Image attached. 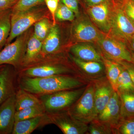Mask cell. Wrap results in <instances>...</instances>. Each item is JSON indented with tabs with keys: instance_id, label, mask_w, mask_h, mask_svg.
Returning a JSON list of instances; mask_svg holds the SVG:
<instances>
[{
	"instance_id": "5bb4252c",
	"label": "cell",
	"mask_w": 134,
	"mask_h": 134,
	"mask_svg": "<svg viewBox=\"0 0 134 134\" xmlns=\"http://www.w3.org/2000/svg\"><path fill=\"white\" fill-rule=\"evenodd\" d=\"M15 93L0 105V134L12 133L15 122Z\"/></svg>"
},
{
	"instance_id": "7a4b0ae2",
	"label": "cell",
	"mask_w": 134,
	"mask_h": 134,
	"mask_svg": "<svg viewBox=\"0 0 134 134\" xmlns=\"http://www.w3.org/2000/svg\"><path fill=\"white\" fill-rule=\"evenodd\" d=\"M124 2L114 0L111 28L107 35L126 44L134 34V24L125 13L123 9Z\"/></svg>"
},
{
	"instance_id": "d6a6232c",
	"label": "cell",
	"mask_w": 134,
	"mask_h": 134,
	"mask_svg": "<svg viewBox=\"0 0 134 134\" xmlns=\"http://www.w3.org/2000/svg\"><path fill=\"white\" fill-rule=\"evenodd\" d=\"M123 9L127 16L134 24V2L131 0H125Z\"/></svg>"
},
{
	"instance_id": "5b68a950",
	"label": "cell",
	"mask_w": 134,
	"mask_h": 134,
	"mask_svg": "<svg viewBox=\"0 0 134 134\" xmlns=\"http://www.w3.org/2000/svg\"><path fill=\"white\" fill-rule=\"evenodd\" d=\"M93 82L89 81L81 96L68 109L70 115L76 119L88 125L98 115L94 102Z\"/></svg>"
},
{
	"instance_id": "44dd1931",
	"label": "cell",
	"mask_w": 134,
	"mask_h": 134,
	"mask_svg": "<svg viewBox=\"0 0 134 134\" xmlns=\"http://www.w3.org/2000/svg\"><path fill=\"white\" fill-rule=\"evenodd\" d=\"M42 104L41 100L33 93L21 88L15 93V106L16 111L30 107Z\"/></svg>"
},
{
	"instance_id": "3957f363",
	"label": "cell",
	"mask_w": 134,
	"mask_h": 134,
	"mask_svg": "<svg viewBox=\"0 0 134 134\" xmlns=\"http://www.w3.org/2000/svg\"><path fill=\"white\" fill-rule=\"evenodd\" d=\"M47 13L45 6L42 4L24 12L11 14V30L5 45L30 29L36 22L46 16Z\"/></svg>"
},
{
	"instance_id": "4fadbf2b",
	"label": "cell",
	"mask_w": 134,
	"mask_h": 134,
	"mask_svg": "<svg viewBox=\"0 0 134 134\" xmlns=\"http://www.w3.org/2000/svg\"><path fill=\"white\" fill-rule=\"evenodd\" d=\"M91 81L94 84V102L98 115L107 104L115 91L105 76Z\"/></svg>"
},
{
	"instance_id": "b9f144b4",
	"label": "cell",
	"mask_w": 134,
	"mask_h": 134,
	"mask_svg": "<svg viewBox=\"0 0 134 134\" xmlns=\"http://www.w3.org/2000/svg\"><path fill=\"white\" fill-rule=\"evenodd\" d=\"M131 1H133V2H134V0H131Z\"/></svg>"
},
{
	"instance_id": "d6986e66",
	"label": "cell",
	"mask_w": 134,
	"mask_h": 134,
	"mask_svg": "<svg viewBox=\"0 0 134 134\" xmlns=\"http://www.w3.org/2000/svg\"><path fill=\"white\" fill-rule=\"evenodd\" d=\"M60 37L59 26L57 24L52 25L48 35L43 41L41 53L46 55L57 53L60 48Z\"/></svg>"
},
{
	"instance_id": "9c48e42d",
	"label": "cell",
	"mask_w": 134,
	"mask_h": 134,
	"mask_svg": "<svg viewBox=\"0 0 134 134\" xmlns=\"http://www.w3.org/2000/svg\"><path fill=\"white\" fill-rule=\"evenodd\" d=\"M105 58L115 61L131 62V52L125 43L104 34L96 43Z\"/></svg>"
},
{
	"instance_id": "d4e9b609",
	"label": "cell",
	"mask_w": 134,
	"mask_h": 134,
	"mask_svg": "<svg viewBox=\"0 0 134 134\" xmlns=\"http://www.w3.org/2000/svg\"><path fill=\"white\" fill-rule=\"evenodd\" d=\"M46 110L43 104L39 105L30 107L16 111L15 121L28 119L46 114Z\"/></svg>"
},
{
	"instance_id": "cb8c5ba5",
	"label": "cell",
	"mask_w": 134,
	"mask_h": 134,
	"mask_svg": "<svg viewBox=\"0 0 134 134\" xmlns=\"http://www.w3.org/2000/svg\"><path fill=\"white\" fill-rule=\"evenodd\" d=\"M118 93L119 95L121 104V119L134 117V91L125 92Z\"/></svg>"
},
{
	"instance_id": "74e56055",
	"label": "cell",
	"mask_w": 134,
	"mask_h": 134,
	"mask_svg": "<svg viewBox=\"0 0 134 134\" xmlns=\"http://www.w3.org/2000/svg\"><path fill=\"white\" fill-rule=\"evenodd\" d=\"M126 45L129 46L130 52L134 53V39L130 38L127 42Z\"/></svg>"
},
{
	"instance_id": "4dcf8cb0",
	"label": "cell",
	"mask_w": 134,
	"mask_h": 134,
	"mask_svg": "<svg viewBox=\"0 0 134 134\" xmlns=\"http://www.w3.org/2000/svg\"><path fill=\"white\" fill-rule=\"evenodd\" d=\"M115 132L116 134H134V117L121 119Z\"/></svg>"
},
{
	"instance_id": "8d00e7d4",
	"label": "cell",
	"mask_w": 134,
	"mask_h": 134,
	"mask_svg": "<svg viewBox=\"0 0 134 134\" xmlns=\"http://www.w3.org/2000/svg\"><path fill=\"white\" fill-rule=\"evenodd\" d=\"M86 7L98 5L106 0H82Z\"/></svg>"
},
{
	"instance_id": "e575fe53",
	"label": "cell",
	"mask_w": 134,
	"mask_h": 134,
	"mask_svg": "<svg viewBox=\"0 0 134 134\" xmlns=\"http://www.w3.org/2000/svg\"><path fill=\"white\" fill-rule=\"evenodd\" d=\"M121 64L122 66L126 70L130 75L131 77L133 83L134 84V64L131 62L126 61H116Z\"/></svg>"
},
{
	"instance_id": "f1b7e54d",
	"label": "cell",
	"mask_w": 134,
	"mask_h": 134,
	"mask_svg": "<svg viewBox=\"0 0 134 134\" xmlns=\"http://www.w3.org/2000/svg\"><path fill=\"white\" fill-rule=\"evenodd\" d=\"M45 0H18L15 5L12 8V14L24 12L42 5Z\"/></svg>"
},
{
	"instance_id": "8fae6325",
	"label": "cell",
	"mask_w": 134,
	"mask_h": 134,
	"mask_svg": "<svg viewBox=\"0 0 134 134\" xmlns=\"http://www.w3.org/2000/svg\"><path fill=\"white\" fill-rule=\"evenodd\" d=\"M52 123L55 124L65 134H86L88 125L77 120L68 110L51 114Z\"/></svg>"
},
{
	"instance_id": "30bf717a",
	"label": "cell",
	"mask_w": 134,
	"mask_h": 134,
	"mask_svg": "<svg viewBox=\"0 0 134 134\" xmlns=\"http://www.w3.org/2000/svg\"><path fill=\"white\" fill-rule=\"evenodd\" d=\"M113 5L114 0H106L98 5L86 7L87 14L92 21L106 35L110 32Z\"/></svg>"
},
{
	"instance_id": "1f68e13d",
	"label": "cell",
	"mask_w": 134,
	"mask_h": 134,
	"mask_svg": "<svg viewBox=\"0 0 134 134\" xmlns=\"http://www.w3.org/2000/svg\"><path fill=\"white\" fill-rule=\"evenodd\" d=\"M44 3L52 18V25H54L56 24L55 14L59 3V0H45Z\"/></svg>"
},
{
	"instance_id": "ab89813d",
	"label": "cell",
	"mask_w": 134,
	"mask_h": 134,
	"mask_svg": "<svg viewBox=\"0 0 134 134\" xmlns=\"http://www.w3.org/2000/svg\"><path fill=\"white\" fill-rule=\"evenodd\" d=\"M5 65H0V70H1V69H2V68L5 66Z\"/></svg>"
},
{
	"instance_id": "52a82bcc",
	"label": "cell",
	"mask_w": 134,
	"mask_h": 134,
	"mask_svg": "<svg viewBox=\"0 0 134 134\" xmlns=\"http://www.w3.org/2000/svg\"><path fill=\"white\" fill-rule=\"evenodd\" d=\"M71 37L76 43H96L104 33L92 23L88 15H79L71 27Z\"/></svg>"
},
{
	"instance_id": "277c9868",
	"label": "cell",
	"mask_w": 134,
	"mask_h": 134,
	"mask_svg": "<svg viewBox=\"0 0 134 134\" xmlns=\"http://www.w3.org/2000/svg\"><path fill=\"white\" fill-rule=\"evenodd\" d=\"M86 86L41 95L40 100L46 111L50 113L67 110L82 96Z\"/></svg>"
},
{
	"instance_id": "d590c367",
	"label": "cell",
	"mask_w": 134,
	"mask_h": 134,
	"mask_svg": "<svg viewBox=\"0 0 134 134\" xmlns=\"http://www.w3.org/2000/svg\"><path fill=\"white\" fill-rule=\"evenodd\" d=\"M18 0H0V10L11 9Z\"/></svg>"
},
{
	"instance_id": "7402d4cb",
	"label": "cell",
	"mask_w": 134,
	"mask_h": 134,
	"mask_svg": "<svg viewBox=\"0 0 134 134\" xmlns=\"http://www.w3.org/2000/svg\"><path fill=\"white\" fill-rule=\"evenodd\" d=\"M103 60L105 69V76L114 90L117 92V80L123 66L117 62L109 59L103 56Z\"/></svg>"
},
{
	"instance_id": "e0dca14e",
	"label": "cell",
	"mask_w": 134,
	"mask_h": 134,
	"mask_svg": "<svg viewBox=\"0 0 134 134\" xmlns=\"http://www.w3.org/2000/svg\"><path fill=\"white\" fill-rule=\"evenodd\" d=\"M15 93L14 73L5 65L0 70V105Z\"/></svg>"
},
{
	"instance_id": "8992f818",
	"label": "cell",
	"mask_w": 134,
	"mask_h": 134,
	"mask_svg": "<svg viewBox=\"0 0 134 134\" xmlns=\"http://www.w3.org/2000/svg\"><path fill=\"white\" fill-rule=\"evenodd\" d=\"M31 31L29 29L0 51V65H9L16 68L22 64Z\"/></svg>"
},
{
	"instance_id": "4316f807",
	"label": "cell",
	"mask_w": 134,
	"mask_h": 134,
	"mask_svg": "<svg viewBox=\"0 0 134 134\" xmlns=\"http://www.w3.org/2000/svg\"><path fill=\"white\" fill-rule=\"evenodd\" d=\"M134 91V84L127 71L123 67L117 80V92Z\"/></svg>"
},
{
	"instance_id": "6da1fadb",
	"label": "cell",
	"mask_w": 134,
	"mask_h": 134,
	"mask_svg": "<svg viewBox=\"0 0 134 134\" xmlns=\"http://www.w3.org/2000/svg\"><path fill=\"white\" fill-rule=\"evenodd\" d=\"M89 81L84 77L74 75L37 77L24 76L20 85L21 88L29 92L42 95L78 88L86 86Z\"/></svg>"
},
{
	"instance_id": "2e32d148",
	"label": "cell",
	"mask_w": 134,
	"mask_h": 134,
	"mask_svg": "<svg viewBox=\"0 0 134 134\" xmlns=\"http://www.w3.org/2000/svg\"><path fill=\"white\" fill-rule=\"evenodd\" d=\"M70 50L72 55L82 60L103 62V55L97 46L93 43H75L70 47Z\"/></svg>"
},
{
	"instance_id": "9a60e30c",
	"label": "cell",
	"mask_w": 134,
	"mask_h": 134,
	"mask_svg": "<svg viewBox=\"0 0 134 134\" xmlns=\"http://www.w3.org/2000/svg\"><path fill=\"white\" fill-rule=\"evenodd\" d=\"M70 58L82 75L88 81L105 76V69L103 62L85 61L72 55H70Z\"/></svg>"
},
{
	"instance_id": "484cf974",
	"label": "cell",
	"mask_w": 134,
	"mask_h": 134,
	"mask_svg": "<svg viewBox=\"0 0 134 134\" xmlns=\"http://www.w3.org/2000/svg\"><path fill=\"white\" fill-rule=\"evenodd\" d=\"M52 26L49 18L47 16L44 17L34 24L33 34L43 42L49 33Z\"/></svg>"
},
{
	"instance_id": "f35d334b",
	"label": "cell",
	"mask_w": 134,
	"mask_h": 134,
	"mask_svg": "<svg viewBox=\"0 0 134 134\" xmlns=\"http://www.w3.org/2000/svg\"><path fill=\"white\" fill-rule=\"evenodd\" d=\"M131 55H132V63L134 64V53H133L131 52Z\"/></svg>"
},
{
	"instance_id": "7c38bea8",
	"label": "cell",
	"mask_w": 134,
	"mask_h": 134,
	"mask_svg": "<svg viewBox=\"0 0 134 134\" xmlns=\"http://www.w3.org/2000/svg\"><path fill=\"white\" fill-rule=\"evenodd\" d=\"M120 98L119 93L114 91L103 111L96 117L101 122L111 127L115 130L121 119Z\"/></svg>"
},
{
	"instance_id": "ffe728a7",
	"label": "cell",
	"mask_w": 134,
	"mask_h": 134,
	"mask_svg": "<svg viewBox=\"0 0 134 134\" xmlns=\"http://www.w3.org/2000/svg\"><path fill=\"white\" fill-rule=\"evenodd\" d=\"M42 45L43 41L37 38L33 32L28 40L22 65H30L38 59L41 53Z\"/></svg>"
},
{
	"instance_id": "60d3db41",
	"label": "cell",
	"mask_w": 134,
	"mask_h": 134,
	"mask_svg": "<svg viewBox=\"0 0 134 134\" xmlns=\"http://www.w3.org/2000/svg\"><path fill=\"white\" fill-rule=\"evenodd\" d=\"M131 38L133 39H134V34H133V36H132V38Z\"/></svg>"
},
{
	"instance_id": "836d02e7",
	"label": "cell",
	"mask_w": 134,
	"mask_h": 134,
	"mask_svg": "<svg viewBox=\"0 0 134 134\" xmlns=\"http://www.w3.org/2000/svg\"><path fill=\"white\" fill-rule=\"evenodd\" d=\"M60 2L66 5L75 13L77 17L80 14L79 7V0H59Z\"/></svg>"
},
{
	"instance_id": "83f0119b",
	"label": "cell",
	"mask_w": 134,
	"mask_h": 134,
	"mask_svg": "<svg viewBox=\"0 0 134 134\" xmlns=\"http://www.w3.org/2000/svg\"><path fill=\"white\" fill-rule=\"evenodd\" d=\"M86 134H115V132L111 127L96 118L88 124Z\"/></svg>"
},
{
	"instance_id": "ba28073f",
	"label": "cell",
	"mask_w": 134,
	"mask_h": 134,
	"mask_svg": "<svg viewBox=\"0 0 134 134\" xmlns=\"http://www.w3.org/2000/svg\"><path fill=\"white\" fill-rule=\"evenodd\" d=\"M23 74L24 76L31 77L69 75L78 76L85 78L78 69L66 63H64V61L46 63L30 67L24 70Z\"/></svg>"
},
{
	"instance_id": "603a6c76",
	"label": "cell",
	"mask_w": 134,
	"mask_h": 134,
	"mask_svg": "<svg viewBox=\"0 0 134 134\" xmlns=\"http://www.w3.org/2000/svg\"><path fill=\"white\" fill-rule=\"evenodd\" d=\"M12 9L0 10V51L5 46L11 30Z\"/></svg>"
},
{
	"instance_id": "ac0fdd59",
	"label": "cell",
	"mask_w": 134,
	"mask_h": 134,
	"mask_svg": "<svg viewBox=\"0 0 134 134\" xmlns=\"http://www.w3.org/2000/svg\"><path fill=\"white\" fill-rule=\"evenodd\" d=\"M52 123L50 116L45 114L31 119L15 121L12 134H30L40 127Z\"/></svg>"
},
{
	"instance_id": "f546056e",
	"label": "cell",
	"mask_w": 134,
	"mask_h": 134,
	"mask_svg": "<svg viewBox=\"0 0 134 134\" xmlns=\"http://www.w3.org/2000/svg\"><path fill=\"white\" fill-rule=\"evenodd\" d=\"M75 13L66 5L59 2L55 14V19L60 21H72L75 17Z\"/></svg>"
}]
</instances>
